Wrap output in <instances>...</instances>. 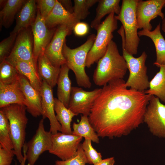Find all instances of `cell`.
Segmentation results:
<instances>
[{
  "instance_id": "1",
  "label": "cell",
  "mask_w": 165,
  "mask_h": 165,
  "mask_svg": "<svg viewBox=\"0 0 165 165\" xmlns=\"http://www.w3.org/2000/svg\"><path fill=\"white\" fill-rule=\"evenodd\" d=\"M123 79L101 88L88 116L99 137L112 139L126 136L143 122L151 95L128 89Z\"/></svg>"
},
{
  "instance_id": "2",
  "label": "cell",
  "mask_w": 165,
  "mask_h": 165,
  "mask_svg": "<svg viewBox=\"0 0 165 165\" xmlns=\"http://www.w3.org/2000/svg\"><path fill=\"white\" fill-rule=\"evenodd\" d=\"M128 69L126 62L112 40L104 56L97 62L93 80L97 86H104L112 81L123 79Z\"/></svg>"
},
{
  "instance_id": "3",
  "label": "cell",
  "mask_w": 165,
  "mask_h": 165,
  "mask_svg": "<svg viewBox=\"0 0 165 165\" xmlns=\"http://www.w3.org/2000/svg\"><path fill=\"white\" fill-rule=\"evenodd\" d=\"M96 35L92 34L87 37L86 41L75 49L69 47L65 42L62 53L66 64L74 72L79 86L90 88L91 86L90 79L85 71L86 61L88 53L94 42Z\"/></svg>"
},
{
  "instance_id": "4",
  "label": "cell",
  "mask_w": 165,
  "mask_h": 165,
  "mask_svg": "<svg viewBox=\"0 0 165 165\" xmlns=\"http://www.w3.org/2000/svg\"><path fill=\"white\" fill-rule=\"evenodd\" d=\"M0 109L8 119L14 153L20 163L24 158L22 149L25 144L26 128L28 121L26 114L27 108L24 105L13 104Z\"/></svg>"
},
{
  "instance_id": "5",
  "label": "cell",
  "mask_w": 165,
  "mask_h": 165,
  "mask_svg": "<svg viewBox=\"0 0 165 165\" xmlns=\"http://www.w3.org/2000/svg\"><path fill=\"white\" fill-rule=\"evenodd\" d=\"M118 33L122 41L123 56L126 62L129 74L125 85L128 88L140 91H145L149 88V82L147 75L145 61L147 55L145 51L138 57H135L127 51L125 47V35L124 29L121 26Z\"/></svg>"
},
{
  "instance_id": "6",
  "label": "cell",
  "mask_w": 165,
  "mask_h": 165,
  "mask_svg": "<svg viewBox=\"0 0 165 165\" xmlns=\"http://www.w3.org/2000/svg\"><path fill=\"white\" fill-rule=\"evenodd\" d=\"M138 0H123L119 13L115 15L121 22L125 35V47L132 55L136 54L140 39L138 35L136 15V6Z\"/></svg>"
},
{
  "instance_id": "7",
  "label": "cell",
  "mask_w": 165,
  "mask_h": 165,
  "mask_svg": "<svg viewBox=\"0 0 165 165\" xmlns=\"http://www.w3.org/2000/svg\"><path fill=\"white\" fill-rule=\"evenodd\" d=\"M115 14L112 13L108 15L95 29L97 35L86 58V66L87 68L97 62L105 53L113 38V33L118 28V20Z\"/></svg>"
},
{
  "instance_id": "8",
  "label": "cell",
  "mask_w": 165,
  "mask_h": 165,
  "mask_svg": "<svg viewBox=\"0 0 165 165\" xmlns=\"http://www.w3.org/2000/svg\"><path fill=\"white\" fill-rule=\"evenodd\" d=\"M143 122L153 135L165 138V105L154 95L151 96L144 114Z\"/></svg>"
},
{
  "instance_id": "9",
  "label": "cell",
  "mask_w": 165,
  "mask_h": 165,
  "mask_svg": "<svg viewBox=\"0 0 165 165\" xmlns=\"http://www.w3.org/2000/svg\"><path fill=\"white\" fill-rule=\"evenodd\" d=\"M44 120L42 118L40 120L35 134L25 144L28 165H34L41 155L51 148L52 134L45 130Z\"/></svg>"
},
{
  "instance_id": "10",
  "label": "cell",
  "mask_w": 165,
  "mask_h": 165,
  "mask_svg": "<svg viewBox=\"0 0 165 165\" xmlns=\"http://www.w3.org/2000/svg\"><path fill=\"white\" fill-rule=\"evenodd\" d=\"M29 28L23 30L17 34L12 52L6 60L10 62L17 61L26 62L38 73L33 59L32 34Z\"/></svg>"
},
{
  "instance_id": "11",
  "label": "cell",
  "mask_w": 165,
  "mask_h": 165,
  "mask_svg": "<svg viewBox=\"0 0 165 165\" xmlns=\"http://www.w3.org/2000/svg\"><path fill=\"white\" fill-rule=\"evenodd\" d=\"M56 28L48 27L37 9L36 18L31 26L33 38V59L37 68L38 58L41 54L44 53L53 36Z\"/></svg>"
},
{
  "instance_id": "12",
  "label": "cell",
  "mask_w": 165,
  "mask_h": 165,
  "mask_svg": "<svg viewBox=\"0 0 165 165\" xmlns=\"http://www.w3.org/2000/svg\"><path fill=\"white\" fill-rule=\"evenodd\" d=\"M101 88L87 91L81 87L72 86L68 108L77 116H89L94 104L99 95Z\"/></svg>"
},
{
  "instance_id": "13",
  "label": "cell",
  "mask_w": 165,
  "mask_h": 165,
  "mask_svg": "<svg viewBox=\"0 0 165 165\" xmlns=\"http://www.w3.org/2000/svg\"><path fill=\"white\" fill-rule=\"evenodd\" d=\"M165 4V0H138L136 9L138 29L151 31V21L157 16L164 18L162 9Z\"/></svg>"
},
{
  "instance_id": "14",
  "label": "cell",
  "mask_w": 165,
  "mask_h": 165,
  "mask_svg": "<svg viewBox=\"0 0 165 165\" xmlns=\"http://www.w3.org/2000/svg\"><path fill=\"white\" fill-rule=\"evenodd\" d=\"M82 139L81 136L57 132L52 134V144L49 151L64 160L74 156Z\"/></svg>"
},
{
  "instance_id": "15",
  "label": "cell",
  "mask_w": 165,
  "mask_h": 165,
  "mask_svg": "<svg viewBox=\"0 0 165 165\" xmlns=\"http://www.w3.org/2000/svg\"><path fill=\"white\" fill-rule=\"evenodd\" d=\"M72 31L65 25L57 26L51 40L44 51L45 55L55 67L61 68L66 64L62 53L63 47L66 36L70 35Z\"/></svg>"
},
{
  "instance_id": "16",
  "label": "cell",
  "mask_w": 165,
  "mask_h": 165,
  "mask_svg": "<svg viewBox=\"0 0 165 165\" xmlns=\"http://www.w3.org/2000/svg\"><path fill=\"white\" fill-rule=\"evenodd\" d=\"M52 88L42 80L40 90L42 116L44 119L47 118L50 123V131L52 134L61 131V126L57 120L54 110V98Z\"/></svg>"
},
{
  "instance_id": "17",
  "label": "cell",
  "mask_w": 165,
  "mask_h": 165,
  "mask_svg": "<svg viewBox=\"0 0 165 165\" xmlns=\"http://www.w3.org/2000/svg\"><path fill=\"white\" fill-rule=\"evenodd\" d=\"M18 79L25 97L27 111L35 117L42 115L40 94L33 87L25 77L19 73Z\"/></svg>"
},
{
  "instance_id": "18",
  "label": "cell",
  "mask_w": 165,
  "mask_h": 165,
  "mask_svg": "<svg viewBox=\"0 0 165 165\" xmlns=\"http://www.w3.org/2000/svg\"><path fill=\"white\" fill-rule=\"evenodd\" d=\"M25 99L18 78L7 84H0V108L13 104L25 105Z\"/></svg>"
},
{
  "instance_id": "19",
  "label": "cell",
  "mask_w": 165,
  "mask_h": 165,
  "mask_svg": "<svg viewBox=\"0 0 165 165\" xmlns=\"http://www.w3.org/2000/svg\"><path fill=\"white\" fill-rule=\"evenodd\" d=\"M46 25L49 28H56L61 25H65L72 30L75 25L80 22L73 13L66 10L57 0L52 11L45 20Z\"/></svg>"
},
{
  "instance_id": "20",
  "label": "cell",
  "mask_w": 165,
  "mask_h": 165,
  "mask_svg": "<svg viewBox=\"0 0 165 165\" xmlns=\"http://www.w3.org/2000/svg\"><path fill=\"white\" fill-rule=\"evenodd\" d=\"M37 13L36 0H26L16 15V24L10 33L17 34L31 27L35 20Z\"/></svg>"
},
{
  "instance_id": "21",
  "label": "cell",
  "mask_w": 165,
  "mask_h": 165,
  "mask_svg": "<svg viewBox=\"0 0 165 165\" xmlns=\"http://www.w3.org/2000/svg\"><path fill=\"white\" fill-rule=\"evenodd\" d=\"M37 69L39 76L52 88L56 85L60 68L53 66L44 53L39 57Z\"/></svg>"
},
{
  "instance_id": "22",
  "label": "cell",
  "mask_w": 165,
  "mask_h": 165,
  "mask_svg": "<svg viewBox=\"0 0 165 165\" xmlns=\"http://www.w3.org/2000/svg\"><path fill=\"white\" fill-rule=\"evenodd\" d=\"M161 26L159 23L153 31L142 29L138 32L139 37H148L153 42L156 53V59L154 64L158 67L165 64V39L161 32Z\"/></svg>"
},
{
  "instance_id": "23",
  "label": "cell",
  "mask_w": 165,
  "mask_h": 165,
  "mask_svg": "<svg viewBox=\"0 0 165 165\" xmlns=\"http://www.w3.org/2000/svg\"><path fill=\"white\" fill-rule=\"evenodd\" d=\"M70 70L66 64L61 66L57 83V98L68 108L72 87L68 75Z\"/></svg>"
},
{
  "instance_id": "24",
  "label": "cell",
  "mask_w": 165,
  "mask_h": 165,
  "mask_svg": "<svg viewBox=\"0 0 165 165\" xmlns=\"http://www.w3.org/2000/svg\"><path fill=\"white\" fill-rule=\"evenodd\" d=\"M120 0H98L96 9V15L92 21L90 27L96 29L101 23V19L105 15L114 13L118 15L120 11Z\"/></svg>"
},
{
  "instance_id": "25",
  "label": "cell",
  "mask_w": 165,
  "mask_h": 165,
  "mask_svg": "<svg viewBox=\"0 0 165 165\" xmlns=\"http://www.w3.org/2000/svg\"><path fill=\"white\" fill-rule=\"evenodd\" d=\"M24 0H8L0 12V26L7 28L12 24L17 14L26 2Z\"/></svg>"
},
{
  "instance_id": "26",
  "label": "cell",
  "mask_w": 165,
  "mask_h": 165,
  "mask_svg": "<svg viewBox=\"0 0 165 165\" xmlns=\"http://www.w3.org/2000/svg\"><path fill=\"white\" fill-rule=\"evenodd\" d=\"M54 108L56 118L61 126V133L72 134L71 123L73 118L77 115L57 98H54Z\"/></svg>"
},
{
  "instance_id": "27",
  "label": "cell",
  "mask_w": 165,
  "mask_h": 165,
  "mask_svg": "<svg viewBox=\"0 0 165 165\" xmlns=\"http://www.w3.org/2000/svg\"><path fill=\"white\" fill-rule=\"evenodd\" d=\"M159 71L149 82V89L145 94L154 95L165 103V64L160 65Z\"/></svg>"
},
{
  "instance_id": "28",
  "label": "cell",
  "mask_w": 165,
  "mask_h": 165,
  "mask_svg": "<svg viewBox=\"0 0 165 165\" xmlns=\"http://www.w3.org/2000/svg\"><path fill=\"white\" fill-rule=\"evenodd\" d=\"M73 135L91 140L96 143H99V136L90 124L88 116L82 115L80 122L78 123H73L72 125Z\"/></svg>"
},
{
  "instance_id": "29",
  "label": "cell",
  "mask_w": 165,
  "mask_h": 165,
  "mask_svg": "<svg viewBox=\"0 0 165 165\" xmlns=\"http://www.w3.org/2000/svg\"><path fill=\"white\" fill-rule=\"evenodd\" d=\"M11 63L15 66L18 72L25 77L33 87L40 94L42 80L36 71L25 62L17 61Z\"/></svg>"
},
{
  "instance_id": "30",
  "label": "cell",
  "mask_w": 165,
  "mask_h": 165,
  "mask_svg": "<svg viewBox=\"0 0 165 165\" xmlns=\"http://www.w3.org/2000/svg\"><path fill=\"white\" fill-rule=\"evenodd\" d=\"M0 147L7 150H13L8 119L3 111L0 110Z\"/></svg>"
},
{
  "instance_id": "31",
  "label": "cell",
  "mask_w": 165,
  "mask_h": 165,
  "mask_svg": "<svg viewBox=\"0 0 165 165\" xmlns=\"http://www.w3.org/2000/svg\"><path fill=\"white\" fill-rule=\"evenodd\" d=\"M19 72L15 66L5 60L0 64V84H7L18 78Z\"/></svg>"
},
{
  "instance_id": "32",
  "label": "cell",
  "mask_w": 165,
  "mask_h": 165,
  "mask_svg": "<svg viewBox=\"0 0 165 165\" xmlns=\"http://www.w3.org/2000/svg\"><path fill=\"white\" fill-rule=\"evenodd\" d=\"M98 0H74L73 13L80 21L90 14L89 9L98 2Z\"/></svg>"
},
{
  "instance_id": "33",
  "label": "cell",
  "mask_w": 165,
  "mask_h": 165,
  "mask_svg": "<svg viewBox=\"0 0 165 165\" xmlns=\"http://www.w3.org/2000/svg\"><path fill=\"white\" fill-rule=\"evenodd\" d=\"M91 142V140L85 139L81 145L88 163L94 165L102 160V157L101 153L93 147Z\"/></svg>"
},
{
  "instance_id": "34",
  "label": "cell",
  "mask_w": 165,
  "mask_h": 165,
  "mask_svg": "<svg viewBox=\"0 0 165 165\" xmlns=\"http://www.w3.org/2000/svg\"><path fill=\"white\" fill-rule=\"evenodd\" d=\"M17 34L10 33L9 36L0 43V62L6 60L10 55L13 48Z\"/></svg>"
},
{
  "instance_id": "35",
  "label": "cell",
  "mask_w": 165,
  "mask_h": 165,
  "mask_svg": "<svg viewBox=\"0 0 165 165\" xmlns=\"http://www.w3.org/2000/svg\"><path fill=\"white\" fill-rule=\"evenodd\" d=\"M86 163L88 162L80 144L74 156L64 160H57L55 165H86Z\"/></svg>"
},
{
  "instance_id": "36",
  "label": "cell",
  "mask_w": 165,
  "mask_h": 165,
  "mask_svg": "<svg viewBox=\"0 0 165 165\" xmlns=\"http://www.w3.org/2000/svg\"><path fill=\"white\" fill-rule=\"evenodd\" d=\"M36 1L37 9L45 20L53 9L57 0H37Z\"/></svg>"
},
{
  "instance_id": "37",
  "label": "cell",
  "mask_w": 165,
  "mask_h": 165,
  "mask_svg": "<svg viewBox=\"0 0 165 165\" xmlns=\"http://www.w3.org/2000/svg\"><path fill=\"white\" fill-rule=\"evenodd\" d=\"M14 155L13 150L9 151L0 147V165H11Z\"/></svg>"
},
{
  "instance_id": "38",
  "label": "cell",
  "mask_w": 165,
  "mask_h": 165,
  "mask_svg": "<svg viewBox=\"0 0 165 165\" xmlns=\"http://www.w3.org/2000/svg\"><path fill=\"white\" fill-rule=\"evenodd\" d=\"M89 30L88 24L80 22L77 23L73 29L74 34L78 36H83L86 35L88 33Z\"/></svg>"
},
{
  "instance_id": "39",
  "label": "cell",
  "mask_w": 165,
  "mask_h": 165,
  "mask_svg": "<svg viewBox=\"0 0 165 165\" xmlns=\"http://www.w3.org/2000/svg\"><path fill=\"white\" fill-rule=\"evenodd\" d=\"M58 1L66 10L71 13H73V6H72L71 0H61Z\"/></svg>"
},
{
  "instance_id": "40",
  "label": "cell",
  "mask_w": 165,
  "mask_h": 165,
  "mask_svg": "<svg viewBox=\"0 0 165 165\" xmlns=\"http://www.w3.org/2000/svg\"><path fill=\"white\" fill-rule=\"evenodd\" d=\"M115 162L114 157H111L102 160L94 165H114Z\"/></svg>"
},
{
  "instance_id": "41",
  "label": "cell",
  "mask_w": 165,
  "mask_h": 165,
  "mask_svg": "<svg viewBox=\"0 0 165 165\" xmlns=\"http://www.w3.org/2000/svg\"><path fill=\"white\" fill-rule=\"evenodd\" d=\"M23 155L24 157V159L23 161L20 163V165H25V162L26 161V148L25 145L24 146L23 148Z\"/></svg>"
},
{
  "instance_id": "42",
  "label": "cell",
  "mask_w": 165,
  "mask_h": 165,
  "mask_svg": "<svg viewBox=\"0 0 165 165\" xmlns=\"http://www.w3.org/2000/svg\"><path fill=\"white\" fill-rule=\"evenodd\" d=\"M164 7H165V4ZM161 27L163 32L165 34V11L164 13V17L163 19L162 20V24Z\"/></svg>"
}]
</instances>
